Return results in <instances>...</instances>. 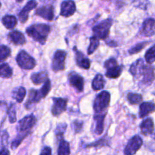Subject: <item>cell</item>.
I'll list each match as a JSON object with an SVG mask.
<instances>
[{
    "instance_id": "836d02e7",
    "label": "cell",
    "mask_w": 155,
    "mask_h": 155,
    "mask_svg": "<svg viewBox=\"0 0 155 155\" xmlns=\"http://www.w3.org/2000/svg\"><path fill=\"white\" fill-rule=\"evenodd\" d=\"M149 43L148 42H139V43H137L136 45L131 48L129 51V53L130 54H137L139 53V51H142L145 46H146Z\"/></svg>"
},
{
    "instance_id": "5b68a950",
    "label": "cell",
    "mask_w": 155,
    "mask_h": 155,
    "mask_svg": "<svg viewBox=\"0 0 155 155\" xmlns=\"http://www.w3.org/2000/svg\"><path fill=\"white\" fill-rule=\"evenodd\" d=\"M112 23H113L112 20L106 19L95 25L92 28V33H93L92 36L98 39V40L105 39L110 33V29L112 25Z\"/></svg>"
},
{
    "instance_id": "f546056e",
    "label": "cell",
    "mask_w": 155,
    "mask_h": 155,
    "mask_svg": "<svg viewBox=\"0 0 155 155\" xmlns=\"http://www.w3.org/2000/svg\"><path fill=\"white\" fill-rule=\"evenodd\" d=\"M109 145V139L107 136H104L103 139H99L97 142H93V143L89 144L86 145V148H98V147L107 146Z\"/></svg>"
},
{
    "instance_id": "f35d334b",
    "label": "cell",
    "mask_w": 155,
    "mask_h": 155,
    "mask_svg": "<svg viewBox=\"0 0 155 155\" xmlns=\"http://www.w3.org/2000/svg\"><path fill=\"white\" fill-rule=\"evenodd\" d=\"M73 127H74V131L76 132L77 133H80V131L83 129V123L80 120H75L74 123H73Z\"/></svg>"
},
{
    "instance_id": "e575fe53",
    "label": "cell",
    "mask_w": 155,
    "mask_h": 155,
    "mask_svg": "<svg viewBox=\"0 0 155 155\" xmlns=\"http://www.w3.org/2000/svg\"><path fill=\"white\" fill-rule=\"evenodd\" d=\"M8 119L11 124H14L16 122V109H15V105L14 104H12L10 107L8 109Z\"/></svg>"
},
{
    "instance_id": "7402d4cb",
    "label": "cell",
    "mask_w": 155,
    "mask_h": 155,
    "mask_svg": "<svg viewBox=\"0 0 155 155\" xmlns=\"http://www.w3.org/2000/svg\"><path fill=\"white\" fill-rule=\"evenodd\" d=\"M2 21L3 25L8 30H12L15 28L18 23L17 18L14 15H7L3 17Z\"/></svg>"
},
{
    "instance_id": "8d00e7d4",
    "label": "cell",
    "mask_w": 155,
    "mask_h": 155,
    "mask_svg": "<svg viewBox=\"0 0 155 155\" xmlns=\"http://www.w3.org/2000/svg\"><path fill=\"white\" fill-rule=\"evenodd\" d=\"M51 81H50L49 80H47V81L45 83V84L43 85V86L39 89V92H40L42 98H45V96L49 93L50 90H51Z\"/></svg>"
},
{
    "instance_id": "277c9868",
    "label": "cell",
    "mask_w": 155,
    "mask_h": 155,
    "mask_svg": "<svg viewBox=\"0 0 155 155\" xmlns=\"http://www.w3.org/2000/svg\"><path fill=\"white\" fill-rule=\"evenodd\" d=\"M110 99V95L107 91H103L97 95L93 104V109L95 114L107 113L106 110L109 107Z\"/></svg>"
},
{
    "instance_id": "6da1fadb",
    "label": "cell",
    "mask_w": 155,
    "mask_h": 155,
    "mask_svg": "<svg viewBox=\"0 0 155 155\" xmlns=\"http://www.w3.org/2000/svg\"><path fill=\"white\" fill-rule=\"evenodd\" d=\"M130 72L135 79L142 77V83L151 84L155 78V68L151 65H146L142 58L138 59L131 65Z\"/></svg>"
},
{
    "instance_id": "8fae6325",
    "label": "cell",
    "mask_w": 155,
    "mask_h": 155,
    "mask_svg": "<svg viewBox=\"0 0 155 155\" xmlns=\"http://www.w3.org/2000/svg\"><path fill=\"white\" fill-rule=\"evenodd\" d=\"M54 7L51 5H45L36 9L35 15L37 16L42 17L45 20L51 21L54 19Z\"/></svg>"
},
{
    "instance_id": "ba28073f",
    "label": "cell",
    "mask_w": 155,
    "mask_h": 155,
    "mask_svg": "<svg viewBox=\"0 0 155 155\" xmlns=\"http://www.w3.org/2000/svg\"><path fill=\"white\" fill-rule=\"evenodd\" d=\"M142 144H143V142L140 136L138 135L133 136L130 139L124 149V155H135L140 149Z\"/></svg>"
},
{
    "instance_id": "60d3db41",
    "label": "cell",
    "mask_w": 155,
    "mask_h": 155,
    "mask_svg": "<svg viewBox=\"0 0 155 155\" xmlns=\"http://www.w3.org/2000/svg\"><path fill=\"white\" fill-rule=\"evenodd\" d=\"M0 155H10V153H9L8 150L4 148L0 150Z\"/></svg>"
},
{
    "instance_id": "d590c367",
    "label": "cell",
    "mask_w": 155,
    "mask_h": 155,
    "mask_svg": "<svg viewBox=\"0 0 155 155\" xmlns=\"http://www.w3.org/2000/svg\"><path fill=\"white\" fill-rule=\"evenodd\" d=\"M67 130L66 124H60L57 126V128L55 130V135L58 139H60L61 141L63 140V135L64 133L65 130Z\"/></svg>"
},
{
    "instance_id": "3957f363",
    "label": "cell",
    "mask_w": 155,
    "mask_h": 155,
    "mask_svg": "<svg viewBox=\"0 0 155 155\" xmlns=\"http://www.w3.org/2000/svg\"><path fill=\"white\" fill-rule=\"evenodd\" d=\"M51 30V27L45 24H36L30 26L26 30V33L33 38V40L41 44H45Z\"/></svg>"
},
{
    "instance_id": "b9f144b4",
    "label": "cell",
    "mask_w": 155,
    "mask_h": 155,
    "mask_svg": "<svg viewBox=\"0 0 155 155\" xmlns=\"http://www.w3.org/2000/svg\"><path fill=\"white\" fill-rule=\"evenodd\" d=\"M154 139H155V132H154Z\"/></svg>"
},
{
    "instance_id": "ab89813d",
    "label": "cell",
    "mask_w": 155,
    "mask_h": 155,
    "mask_svg": "<svg viewBox=\"0 0 155 155\" xmlns=\"http://www.w3.org/2000/svg\"><path fill=\"white\" fill-rule=\"evenodd\" d=\"M40 155H51V149L49 147H45L41 151Z\"/></svg>"
},
{
    "instance_id": "74e56055",
    "label": "cell",
    "mask_w": 155,
    "mask_h": 155,
    "mask_svg": "<svg viewBox=\"0 0 155 155\" xmlns=\"http://www.w3.org/2000/svg\"><path fill=\"white\" fill-rule=\"evenodd\" d=\"M117 66H118V64L116 59L114 58H110L104 62V68H105L107 70L110 69V68H114V67H117Z\"/></svg>"
},
{
    "instance_id": "603a6c76",
    "label": "cell",
    "mask_w": 155,
    "mask_h": 155,
    "mask_svg": "<svg viewBox=\"0 0 155 155\" xmlns=\"http://www.w3.org/2000/svg\"><path fill=\"white\" fill-rule=\"evenodd\" d=\"M104 84H105V81L103 78V76L101 74H97L92 80V87L94 90L98 91L104 87Z\"/></svg>"
},
{
    "instance_id": "52a82bcc",
    "label": "cell",
    "mask_w": 155,
    "mask_h": 155,
    "mask_svg": "<svg viewBox=\"0 0 155 155\" xmlns=\"http://www.w3.org/2000/svg\"><path fill=\"white\" fill-rule=\"evenodd\" d=\"M67 57V52L64 50H58L55 51L53 57L51 68L54 72L62 71L65 68V59Z\"/></svg>"
},
{
    "instance_id": "d6986e66",
    "label": "cell",
    "mask_w": 155,
    "mask_h": 155,
    "mask_svg": "<svg viewBox=\"0 0 155 155\" xmlns=\"http://www.w3.org/2000/svg\"><path fill=\"white\" fill-rule=\"evenodd\" d=\"M155 111V104L153 102H143L139 107V117L144 118Z\"/></svg>"
},
{
    "instance_id": "44dd1931",
    "label": "cell",
    "mask_w": 155,
    "mask_h": 155,
    "mask_svg": "<svg viewBox=\"0 0 155 155\" xmlns=\"http://www.w3.org/2000/svg\"><path fill=\"white\" fill-rule=\"evenodd\" d=\"M30 79L35 85H40L48 80V75L45 71H41V72L32 74Z\"/></svg>"
},
{
    "instance_id": "4316f807",
    "label": "cell",
    "mask_w": 155,
    "mask_h": 155,
    "mask_svg": "<svg viewBox=\"0 0 155 155\" xmlns=\"http://www.w3.org/2000/svg\"><path fill=\"white\" fill-rule=\"evenodd\" d=\"M12 76V69L8 64L4 63L0 64V77L10 78Z\"/></svg>"
},
{
    "instance_id": "d4e9b609",
    "label": "cell",
    "mask_w": 155,
    "mask_h": 155,
    "mask_svg": "<svg viewBox=\"0 0 155 155\" xmlns=\"http://www.w3.org/2000/svg\"><path fill=\"white\" fill-rule=\"evenodd\" d=\"M26 95V89L24 87L16 88L12 92L13 98L18 101V103H21L24 101V98Z\"/></svg>"
},
{
    "instance_id": "5bb4252c",
    "label": "cell",
    "mask_w": 155,
    "mask_h": 155,
    "mask_svg": "<svg viewBox=\"0 0 155 155\" xmlns=\"http://www.w3.org/2000/svg\"><path fill=\"white\" fill-rule=\"evenodd\" d=\"M142 33L145 36L149 37L155 34V20L153 18H148L142 24Z\"/></svg>"
},
{
    "instance_id": "7c38bea8",
    "label": "cell",
    "mask_w": 155,
    "mask_h": 155,
    "mask_svg": "<svg viewBox=\"0 0 155 155\" xmlns=\"http://www.w3.org/2000/svg\"><path fill=\"white\" fill-rule=\"evenodd\" d=\"M76 12V5L74 1H64L61 5V16L69 18Z\"/></svg>"
},
{
    "instance_id": "ffe728a7",
    "label": "cell",
    "mask_w": 155,
    "mask_h": 155,
    "mask_svg": "<svg viewBox=\"0 0 155 155\" xmlns=\"http://www.w3.org/2000/svg\"><path fill=\"white\" fill-rule=\"evenodd\" d=\"M154 121L151 118L144 120L140 125V130L144 136H149L154 132Z\"/></svg>"
},
{
    "instance_id": "4dcf8cb0",
    "label": "cell",
    "mask_w": 155,
    "mask_h": 155,
    "mask_svg": "<svg viewBox=\"0 0 155 155\" xmlns=\"http://www.w3.org/2000/svg\"><path fill=\"white\" fill-rule=\"evenodd\" d=\"M145 58L146 62L149 64L154 63L155 61V44L146 51Z\"/></svg>"
},
{
    "instance_id": "30bf717a",
    "label": "cell",
    "mask_w": 155,
    "mask_h": 155,
    "mask_svg": "<svg viewBox=\"0 0 155 155\" xmlns=\"http://www.w3.org/2000/svg\"><path fill=\"white\" fill-rule=\"evenodd\" d=\"M68 80L71 86L75 88L78 92H83L84 88V79L80 74L72 71L68 75Z\"/></svg>"
},
{
    "instance_id": "1f68e13d",
    "label": "cell",
    "mask_w": 155,
    "mask_h": 155,
    "mask_svg": "<svg viewBox=\"0 0 155 155\" xmlns=\"http://www.w3.org/2000/svg\"><path fill=\"white\" fill-rule=\"evenodd\" d=\"M11 54V49L7 45H1L0 46V62L5 61Z\"/></svg>"
},
{
    "instance_id": "f1b7e54d",
    "label": "cell",
    "mask_w": 155,
    "mask_h": 155,
    "mask_svg": "<svg viewBox=\"0 0 155 155\" xmlns=\"http://www.w3.org/2000/svg\"><path fill=\"white\" fill-rule=\"evenodd\" d=\"M7 104L5 101H0V129L8 114Z\"/></svg>"
},
{
    "instance_id": "9a60e30c",
    "label": "cell",
    "mask_w": 155,
    "mask_h": 155,
    "mask_svg": "<svg viewBox=\"0 0 155 155\" xmlns=\"http://www.w3.org/2000/svg\"><path fill=\"white\" fill-rule=\"evenodd\" d=\"M107 113L100 114L94 115V132L96 135H101L104 131V118H105Z\"/></svg>"
},
{
    "instance_id": "e0dca14e",
    "label": "cell",
    "mask_w": 155,
    "mask_h": 155,
    "mask_svg": "<svg viewBox=\"0 0 155 155\" xmlns=\"http://www.w3.org/2000/svg\"><path fill=\"white\" fill-rule=\"evenodd\" d=\"M9 40L15 45H21L25 44L26 39L24 35L21 32L18 30H13L11 31L8 35Z\"/></svg>"
},
{
    "instance_id": "7bdbcfd3",
    "label": "cell",
    "mask_w": 155,
    "mask_h": 155,
    "mask_svg": "<svg viewBox=\"0 0 155 155\" xmlns=\"http://www.w3.org/2000/svg\"><path fill=\"white\" fill-rule=\"evenodd\" d=\"M1 5H2V4H1V2H0V7H1Z\"/></svg>"
},
{
    "instance_id": "83f0119b",
    "label": "cell",
    "mask_w": 155,
    "mask_h": 155,
    "mask_svg": "<svg viewBox=\"0 0 155 155\" xmlns=\"http://www.w3.org/2000/svg\"><path fill=\"white\" fill-rule=\"evenodd\" d=\"M127 100H128V101L131 104H142V96L140 94L130 92V93L127 95Z\"/></svg>"
},
{
    "instance_id": "cb8c5ba5",
    "label": "cell",
    "mask_w": 155,
    "mask_h": 155,
    "mask_svg": "<svg viewBox=\"0 0 155 155\" xmlns=\"http://www.w3.org/2000/svg\"><path fill=\"white\" fill-rule=\"evenodd\" d=\"M123 71V66H117L114 68H110L107 70L106 72V77L110 79H117L121 75V73Z\"/></svg>"
},
{
    "instance_id": "8992f818",
    "label": "cell",
    "mask_w": 155,
    "mask_h": 155,
    "mask_svg": "<svg viewBox=\"0 0 155 155\" xmlns=\"http://www.w3.org/2000/svg\"><path fill=\"white\" fill-rule=\"evenodd\" d=\"M16 61L18 64L21 68L25 70H32L35 68L36 62L33 57L30 55L27 51H22L18 53L16 58Z\"/></svg>"
},
{
    "instance_id": "484cf974",
    "label": "cell",
    "mask_w": 155,
    "mask_h": 155,
    "mask_svg": "<svg viewBox=\"0 0 155 155\" xmlns=\"http://www.w3.org/2000/svg\"><path fill=\"white\" fill-rule=\"evenodd\" d=\"M70 154H71V148H70L69 143L66 141L61 140L58 148V155H70Z\"/></svg>"
},
{
    "instance_id": "4fadbf2b",
    "label": "cell",
    "mask_w": 155,
    "mask_h": 155,
    "mask_svg": "<svg viewBox=\"0 0 155 155\" xmlns=\"http://www.w3.org/2000/svg\"><path fill=\"white\" fill-rule=\"evenodd\" d=\"M36 6H37V2L36 1H30L26 4V5L21 9L18 15V18H19L21 23L24 24L27 22L29 18V12L33 10Z\"/></svg>"
},
{
    "instance_id": "7a4b0ae2",
    "label": "cell",
    "mask_w": 155,
    "mask_h": 155,
    "mask_svg": "<svg viewBox=\"0 0 155 155\" xmlns=\"http://www.w3.org/2000/svg\"><path fill=\"white\" fill-rule=\"evenodd\" d=\"M36 123V119L33 114L25 117L18 123V136L12 143V148L15 149L20 145L22 141L31 133L32 129Z\"/></svg>"
},
{
    "instance_id": "2e32d148",
    "label": "cell",
    "mask_w": 155,
    "mask_h": 155,
    "mask_svg": "<svg viewBox=\"0 0 155 155\" xmlns=\"http://www.w3.org/2000/svg\"><path fill=\"white\" fill-rule=\"evenodd\" d=\"M42 98V95H41L39 90L30 89V92H29L28 99L27 100V101H26L25 103L26 109H27V110H29L33 104L39 102Z\"/></svg>"
},
{
    "instance_id": "d6a6232c",
    "label": "cell",
    "mask_w": 155,
    "mask_h": 155,
    "mask_svg": "<svg viewBox=\"0 0 155 155\" xmlns=\"http://www.w3.org/2000/svg\"><path fill=\"white\" fill-rule=\"evenodd\" d=\"M98 46H99V40L94 36H92L90 38V44L87 50L88 54H92L98 48Z\"/></svg>"
},
{
    "instance_id": "ac0fdd59",
    "label": "cell",
    "mask_w": 155,
    "mask_h": 155,
    "mask_svg": "<svg viewBox=\"0 0 155 155\" xmlns=\"http://www.w3.org/2000/svg\"><path fill=\"white\" fill-rule=\"evenodd\" d=\"M75 50V59H76V63L78 65L80 68H83V69L88 70L90 68L91 62L89 61V58H87L86 57H85L84 54L80 51H77Z\"/></svg>"
},
{
    "instance_id": "9c48e42d",
    "label": "cell",
    "mask_w": 155,
    "mask_h": 155,
    "mask_svg": "<svg viewBox=\"0 0 155 155\" xmlns=\"http://www.w3.org/2000/svg\"><path fill=\"white\" fill-rule=\"evenodd\" d=\"M53 105L51 107V114L53 116L58 117L66 110L68 100L63 98H52Z\"/></svg>"
}]
</instances>
